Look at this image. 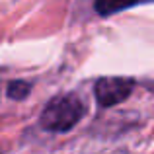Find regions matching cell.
<instances>
[{"mask_svg":"<svg viewBox=\"0 0 154 154\" xmlns=\"http://www.w3.org/2000/svg\"><path fill=\"white\" fill-rule=\"evenodd\" d=\"M82 115H84V105L78 96L60 94L45 105L39 123L45 131L64 133V131H70L82 119Z\"/></svg>","mask_w":154,"mask_h":154,"instance_id":"cell-1","label":"cell"},{"mask_svg":"<svg viewBox=\"0 0 154 154\" xmlns=\"http://www.w3.org/2000/svg\"><path fill=\"white\" fill-rule=\"evenodd\" d=\"M29 84L27 82H22V80H18V82H12L10 86H8V96H10L12 100H23L27 94H29Z\"/></svg>","mask_w":154,"mask_h":154,"instance_id":"cell-3","label":"cell"},{"mask_svg":"<svg viewBox=\"0 0 154 154\" xmlns=\"http://www.w3.org/2000/svg\"><path fill=\"white\" fill-rule=\"evenodd\" d=\"M133 88H135V82L129 78H109V76H105V78H100L96 82L94 92L100 105L111 107V105L125 102L131 96Z\"/></svg>","mask_w":154,"mask_h":154,"instance_id":"cell-2","label":"cell"}]
</instances>
